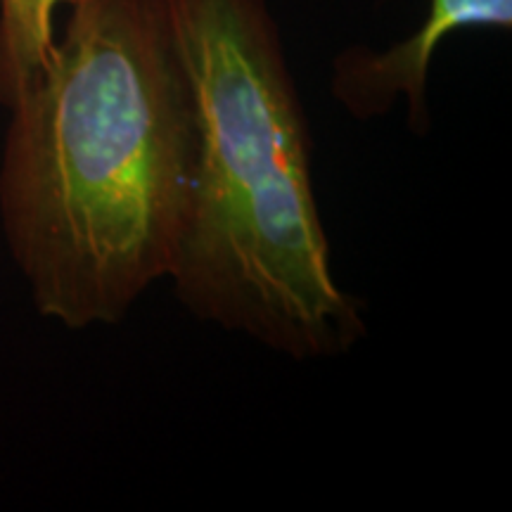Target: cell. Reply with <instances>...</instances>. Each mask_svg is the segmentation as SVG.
Segmentation results:
<instances>
[{
  "label": "cell",
  "mask_w": 512,
  "mask_h": 512,
  "mask_svg": "<svg viewBox=\"0 0 512 512\" xmlns=\"http://www.w3.org/2000/svg\"><path fill=\"white\" fill-rule=\"evenodd\" d=\"M162 3L192 105L178 302L294 361L347 354L366 323L332 275L309 124L266 0Z\"/></svg>",
  "instance_id": "7a4b0ae2"
},
{
  "label": "cell",
  "mask_w": 512,
  "mask_h": 512,
  "mask_svg": "<svg viewBox=\"0 0 512 512\" xmlns=\"http://www.w3.org/2000/svg\"><path fill=\"white\" fill-rule=\"evenodd\" d=\"M512 27V0H430L418 31L406 41L373 53L351 48L335 62L332 93L358 119L380 117L403 98L408 124L418 133L430 128L427 74L432 57L448 36L463 29Z\"/></svg>",
  "instance_id": "3957f363"
},
{
  "label": "cell",
  "mask_w": 512,
  "mask_h": 512,
  "mask_svg": "<svg viewBox=\"0 0 512 512\" xmlns=\"http://www.w3.org/2000/svg\"><path fill=\"white\" fill-rule=\"evenodd\" d=\"M192 105L162 0H74L10 107L0 226L36 311L114 325L169 278L183 233Z\"/></svg>",
  "instance_id": "6da1fadb"
},
{
  "label": "cell",
  "mask_w": 512,
  "mask_h": 512,
  "mask_svg": "<svg viewBox=\"0 0 512 512\" xmlns=\"http://www.w3.org/2000/svg\"><path fill=\"white\" fill-rule=\"evenodd\" d=\"M74 0H0V107L34 86L55 48V12Z\"/></svg>",
  "instance_id": "277c9868"
}]
</instances>
